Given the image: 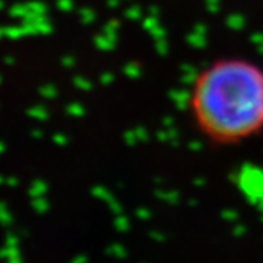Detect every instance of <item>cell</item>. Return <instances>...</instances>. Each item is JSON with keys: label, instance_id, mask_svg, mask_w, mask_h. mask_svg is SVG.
<instances>
[{"label": "cell", "instance_id": "cell-1", "mask_svg": "<svg viewBox=\"0 0 263 263\" xmlns=\"http://www.w3.org/2000/svg\"><path fill=\"white\" fill-rule=\"evenodd\" d=\"M189 112L208 142L234 146L263 130V68L241 58L219 59L192 82Z\"/></svg>", "mask_w": 263, "mask_h": 263}]
</instances>
